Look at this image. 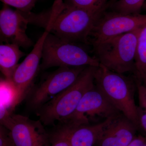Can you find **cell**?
Listing matches in <instances>:
<instances>
[{
  "mask_svg": "<svg viewBox=\"0 0 146 146\" xmlns=\"http://www.w3.org/2000/svg\"><path fill=\"white\" fill-rule=\"evenodd\" d=\"M97 68L86 67L72 85L36 110V115L44 125H54L56 122L62 124L68 121L84 94L95 85Z\"/></svg>",
  "mask_w": 146,
  "mask_h": 146,
  "instance_id": "1",
  "label": "cell"
},
{
  "mask_svg": "<svg viewBox=\"0 0 146 146\" xmlns=\"http://www.w3.org/2000/svg\"><path fill=\"white\" fill-rule=\"evenodd\" d=\"M142 29L91 43L100 65L122 74L135 72L137 42Z\"/></svg>",
  "mask_w": 146,
  "mask_h": 146,
  "instance_id": "2",
  "label": "cell"
},
{
  "mask_svg": "<svg viewBox=\"0 0 146 146\" xmlns=\"http://www.w3.org/2000/svg\"><path fill=\"white\" fill-rule=\"evenodd\" d=\"M95 84L138 129L141 127L138 107L134 100L135 88L130 80L122 74L110 70L100 65L95 73Z\"/></svg>",
  "mask_w": 146,
  "mask_h": 146,
  "instance_id": "3",
  "label": "cell"
},
{
  "mask_svg": "<svg viewBox=\"0 0 146 146\" xmlns=\"http://www.w3.org/2000/svg\"><path fill=\"white\" fill-rule=\"evenodd\" d=\"M105 11L89 10L63 2L50 33L68 42L88 44L95 24Z\"/></svg>",
  "mask_w": 146,
  "mask_h": 146,
  "instance_id": "4",
  "label": "cell"
},
{
  "mask_svg": "<svg viewBox=\"0 0 146 146\" xmlns=\"http://www.w3.org/2000/svg\"><path fill=\"white\" fill-rule=\"evenodd\" d=\"M62 3L63 0H55L48 13L38 14L36 16L34 25L44 28L45 31L35 44L30 53L22 63L19 64L12 77L13 85L21 96L27 94L40 69L45 40L50 32Z\"/></svg>",
  "mask_w": 146,
  "mask_h": 146,
  "instance_id": "5",
  "label": "cell"
},
{
  "mask_svg": "<svg viewBox=\"0 0 146 146\" xmlns=\"http://www.w3.org/2000/svg\"><path fill=\"white\" fill-rule=\"evenodd\" d=\"M100 63L77 43L65 41L50 33L46 38L43 49L40 69L52 67H98Z\"/></svg>",
  "mask_w": 146,
  "mask_h": 146,
  "instance_id": "6",
  "label": "cell"
},
{
  "mask_svg": "<svg viewBox=\"0 0 146 146\" xmlns=\"http://www.w3.org/2000/svg\"><path fill=\"white\" fill-rule=\"evenodd\" d=\"M121 113L95 84L84 94L72 115L63 124L74 125L94 124Z\"/></svg>",
  "mask_w": 146,
  "mask_h": 146,
  "instance_id": "7",
  "label": "cell"
},
{
  "mask_svg": "<svg viewBox=\"0 0 146 146\" xmlns=\"http://www.w3.org/2000/svg\"><path fill=\"white\" fill-rule=\"evenodd\" d=\"M86 67H62L51 73L32 91L28 100L29 107L35 111L38 110L72 85Z\"/></svg>",
  "mask_w": 146,
  "mask_h": 146,
  "instance_id": "8",
  "label": "cell"
},
{
  "mask_svg": "<svg viewBox=\"0 0 146 146\" xmlns=\"http://www.w3.org/2000/svg\"><path fill=\"white\" fill-rule=\"evenodd\" d=\"M145 26L146 14H123L104 11L94 26L90 36L92 39L89 42L103 41Z\"/></svg>",
  "mask_w": 146,
  "mask_h": 146,
  "instance_id": "9",
  "label": "cell"
},
{
  "mask_svg": "<svg viewBox=\"0 0 146 146\" xmlns=\"http://www.w3.org/2000/svg\"><path fill=\"white\" fill-rule=\"evenodd\" d=\"M14 146H48L50 134L47 133L40 120L31 119L28 117L13 115L7 127Z\"/></svg>",
  "mask_w": 146,
  "mask_h": 146,
  "instance_id": "10",
  "label": "cell"
},
{
  "mask_svg": "<svg viewBox=\"0 0 146 146\" xmlns=\"http://www.w3.org/2000/svg\"><path fill=\"white\" fill-rule=\"evenodd\" d=\"M28 18L23 12L13 10L4 4L0 11V36L1 42L15 44L28 48L33 42L27 34Z\"/></svg>",
  "mask_w": 146,
  "mask_h": 146,
  "instance_id": "11",
  "label": "cell"
},
{
  "mask_svg": "<svg viewBox=\"0 0 146 146\" xmlns=\"http://www.w3.org/2000/svg\"><path fill=\"white\" fill-rule=\"evenodd\" d=\"M138 129L121 113L104 127L95 146H127L136 137Z\"/></svg>",
  "mask_w": 146,
  "mask_h": 146,
  "instance_id": "12",
  "label": "cell"
},
{
  "mask_svg": "<svg viewBox=\"0 0 146 146\" xmlns=\"http://www.w3.org/2000/svg\"><path fill=\"white\" fill-rule=\"evenodd\" d=\"M115 117L88 125L63 124L54 132L66 139L71 146H95L104 129Z\"/></svg>",
  "mask_w": 146,
  "mask_h": 146,
  "instance_id": "13",
  "label": "cell"
},
{
  "mask_svg": "<svg viewBox=\"0 0 146 146\" xmlns=\"http://www.w3.org/2000/svg\"><path fill=\"white\" fill-rule=\"evenodd\" d=\"M20 48L18 45L10 43L0 45V70L6 80L12 82L19 60L25 56Z\"/></svg>",
  "mask_w": 146,
  "mask_h": 146,
  "instance_id": "14",
  "label": "cell"
},
{
  "mask_svg": "<svg viewBox=\"0 0 146 146\" xmlns=\"http://www.w3.org/2000/svg\"><path fill=\"white\" fill-rule=\"evenodd\" d=\"M138 79L146 74V26L140 31L135 58V72Z\"/></svg>",
  "mask_w": 146,
  "mask_h": 146,
  "instance_id": "15",
  "label": "cell"
},
{
  "mask_svg": "<svg viewBox=\"0 0 146 146\" xmlns=\"http://www.w3.org/2000/svg\"><path fill=\"white\" fill-rule=\"evenodd\" d=\"M18 104L17 91L12 82L5 79L1 81V106L12 112Z\"/></svg>",
  "mask_w": 146,
  "mask_h": 146,
  "instance_id": "16",
  "label": "cell"
},
{
  "mask_svg": "<svg viewBox=\"0 0 146 146\" xmlns=\"http://www.w3.org/2000/svg\"><path fill=\"white\" fill-rule=\"evenodd\" d=\"M146 0H117L113 6V11L123 14L140 13Z\"/></svg>",
  "mask_w": 146,
  "mask_h": 146,
  "instance_id": "17",
  "label": "cell"
},
{
  "mask_svg": "<svg viewBox=\"0 0 146 146\" xmlns=\"http://www.w3.org/2000/svg\"><path fill=\"white\" fill-rule=\"evenodd\" d=\"M108 0H67L66 3L80 8L94 11L106 10Z\"/></svg>",
  "mask_w": 146,
  "mask_h": 146,
  "instance_id": "18",
  "label": "cell"
},
{
  "mask_svg": "<svg viewBox=\"0 0 146 146\" xmlns=\"http://www.w3.org/2000/svg\"><path fill=\"white\" fill-rule=\"evenodd\" d=\"M138 88L139 101L138 112L140 126L146 133V94L140 84H138Z\"/></svg>",
  "mask_w": 146,
  "mask_h": 146,
  "instance_id": "19",
  "label": "cell"
},
{
  "mask_svg": "<svg viewBox=\"0 0 146 146\" xmlns=\"http://www.w3.org/2000/svg\"><path fill=\"white\" fill-rule=\"evenodd\" d=\"M5 5L11 6L17 10L23 12L30 13L35 5L37 0H1Z\"/></svg>",
  "mask_w": 146,
  "mask_h": 146,
  "instance_id": "20",
  "label": "cell"
},
{
  "mask_svg": "<svg viewBox=\"0 0 146 146\" xmlns=\"http://www.w3.org/2000/svg\"><path fill=\"white\" fill-rule=\"evenodd\" d=\"M0 146H14L9 131L3 126H0Z\"/></svg>",
  "mask_w": 146,
  "mask_h": 146,
  "instance_id": "21",
  "label": "cell"
},
{
  "mask_svg": "<svg viewBox=\"0 0 146 146\" xmlns=\"http://www.w3.org/2000/svg\"><path fill=\"white\" fill-rule=\"evenodd\" d=\"M48 146H71L65 138L53 132L50 134V144Z\"/></svg>",
  "mask_w": 146,
  "mask_h": 146,
  "instance_id": "22",
  "label": "cell"
},
{
  "mask_svg": "<svg viewBox=\"0 0 146 146\" xmlns=\"http://www.w3.org/2000/svg\"><path fill=\"white\" fill-rule=\"evenodd\" d=\"M146 141V137L141 135L136 136L127 146H143Z\"/></svg>",
  "mask_w": 146,
  "mask_h": 146,
  "instance_id": "23",
  "label": "cell"
},
{
  "mask_svg": "<svg viewBox=\"0 0 146 146\" xmlns=\"http://www.w3.org/2000/svg\"><path fill=\"white\" fill-rule=\"evenodd\" d=\"M139 79L141 81L140 84L143 86L146 94V74Z\"/></svg>",
  "mask_w": 146,
  "mask_h": 146,
  "instance_id": "24",
  "label": "cell"
},
{
  "mask_svg": "<svg viewBox=\"0 0 146 146\" xmlns=\"http://www.w3.org/2000/svg\"><path fill=\"white\" fill-rule=\"evenodd\" d=\"M143 146H146V141L145 142V143H144V144H143Z\"/></svg>",
  "mask_w": 146,
  "mask_h": 146,
  "instance_id": "25",
  "label": "cell"
}]
</instances>
